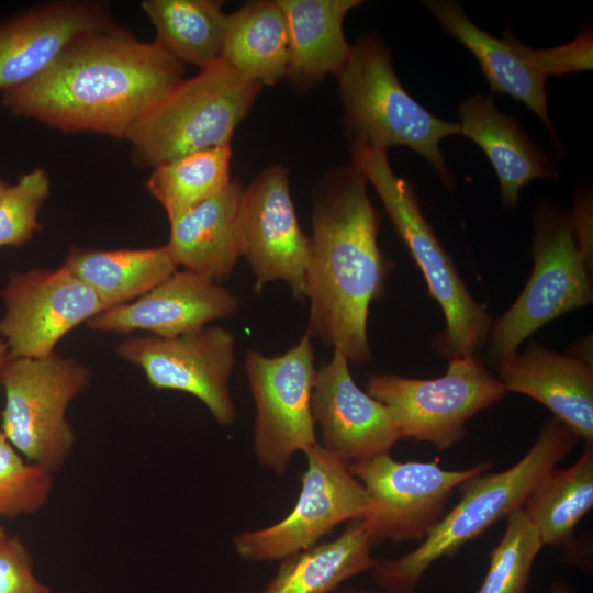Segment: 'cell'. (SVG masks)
Here are the masks:
<instances>
[{
    "label": "cell",
    "mask_w": 593,
    "mask_h": 593,
    "mask_svg": "<svg viewBox=\"0 0 593 593\" xmlns=\"http://www.w3.org/2000/svg\"><path fill=\"white\" fill-rule=\"evenodd\" d=\"M312 414L320 445L348 465L390 454L402 438L388 407L356 384L337 349L316 369Z\"/></svg>",
    "instance_id": "cell-16"
},
{
    "label": "cell",
    "mask_w": 593,
    "mask_h": 593,
    "mask_svg": "<svg viewBox=\"0 0 593 593\" xmlns=\"http://www.w3.org/2000/svg\"><path fill=\"white\" fill-rule=\"evenodd\" d=\"M8 537L7 530L0 525V544Z\"/></svg>",
    "instance_id": "cell-39"
},
{
    "label": "cell",
    "mask_w": 593,
    "mask_h": 593,
    "mask_svg": "<svg viewBox=\"0 0 593 593\" xmlns=\"http://www.w3.org/2000/svg\"><path fill=\"white\" fill-rule=\"evenodd\" d=\"M549 593H578V592L564 580H555L551 583Z\"/></svg>",
    "instance_id": "cell-36"
},
{
    "label": "cell",
    "mask_w": 593,
    "mask_h": 593,
    "mask_svg": "<svg viewBox=\"0 0 593 593\" xmlns=\"http://www.w3.org/2000/svg\"><path fill=\"white\" fill-rule=\"evenodd\" d=\"M382 215L369 198L367 179L351 164L329 170L313 189L305 333L355 366L371 359L370 305L383 295L393 268L379 247Z\"/></svg>",
    "instance_id": "cell-2"
},
{
    "label": "cell",
    "mask_w": 593,
    "mask_h": 593,
    "mask_svg": "<svg viewBox=\"0 0 593 593\" xmlns=\"http://www.w3.org/2000/svg\"><path fill=\"white\" fill-rule=\"evenodd\" d=\"M542 547L523 510L513 512L490 552L485 577L475 593H527L533 564Z\"/></svg>",
    "instance_id": "cell-30"
},
{
    "label": "cell",
    "mask_w": 593,
    "mask_h": 593,
    "mask_svg": "<svg viewBox=\"0 0 593 593\" xmlns=\"http://www.w3.org/2000/svg\"><path fill=\"white\" fill-rule=\"evenodd\" d=\"M53 488L54 473L27 461L0 429V516L37 513L49 501Z\"/></svg>",
    "instance_id": "cell-31"
},
{
    "label": "cell",
    "mask_w": 593,
    "mask_h": 593,
    "mask_svg": "<svg viewBox=\"0 0 593 593\" xmlns=\"http://www.w3.org/2000/svg\"><path fill=\"white\" fill-rule=\"evenodd\" d=\"M534 266L511 307L492 322L486 358L497 367L550 321L593 301V258L579 245L571 211L548 202L533 216Z\"/></svg>",
    "instance_id": "cell-7"
},
{
    "label": "cell",
    "mask_w": 593,
    "mask_h": 593,
    "mask_svg": "<svg viewBox=\"0 0 593 593\" xmlns=\"http://www.w3.org/2000/svg\"><path fill=\"white\" fill-rule=\"evenodd\" d=\"M593 506V445L584 444L579 459L552 469L534 489L522 510L542 546L563 548Z\"/></svg>",
    "instance_id": "cell-28"
},
{
    "label": "cell",
    "mask_w": 593,
    "mask_h": 593,
    "mask_svg": "<svg viewBox=\"0 0 593 593\" xmlns=\"http://www.w3.org/2000/svg\"><path fill=\"white\" fill-rule=\"evenodd\" d=\"M0 296V337L10 358H43L55 353L70 331L108 309L65 266L10 273Z\"/></svg>",
    "instance_id": "cell-14"
},
{
    "label": "cell",
    "mask_w": 593,
    "mask_h": 593,
    "mask_svg": "<svg viewBox=\"0 0 593 593\" xmlns=\"http://www.w3.org/2000/svg\"><path fill=\"white\" fill-rule=\"evenodd\" d=\"M8 184L2 180V178L0 177V193L5 189Z\"/></svg>",
    "instance_id": "cell-40"
},
{
    "label": "cell",
    "mask_w": 593,
    "mask_h": 593,
    "mask_svg": "<svg viewBox=\"0 0 593 593\" xmlns=\"http://www.w3.org/2000/svg\"><path fill=\"white\" fill-rule=\"evenodd\" d=\"M51 192V180L42 168L23 174L0 193V247L22 246L41 228L38 213Z\"/></svg>",
    "instance_id": "cell-32"
},
{
    "label": "cell",
    "mask_w": 593,
    "mask_h": 593,
    "mask_svg": "<svg viewBox=\"0 0 593 593\" xmlns=\"http://www.w3.org/2000/svg\"><path fill=\"white\" fill-rule=\"evenodd\" d=\"M580 438L561 421L547 418L529 450L512 467L465 481L459 502L410 552L377 561L371 581L383 593H414L428 569L455 556L497 521L521 510L537 484L569 455Z\"/></svg>",
    "instance_id": "cell-3"
},
{
    "label": "cell",
    "mask_w": 593,
    "mask_h": 593,
    "mask_svg": "<svg viewBox=\"0 0 593 593\" xmlns=\"http://www.w3.org/2000/svg\"><path fill=\"white\" fill-rule=\"evenodd\" d=\"M244 187L238 179L170 223L167 244L176 265L220 283L242 257L238 225Z\"/></svg>",
    "instance_id": "cell-22"
},
{
    "label": "cell",
    "mask_w": 593,
    "mask_h": 593,
    "mask_svg": "<svg viewBox=\"0 0 593 593\" xmlns=\"http://www.w3.org/2000/svg\"><path fill=\"white\" fill-rule=\"evenodd\" d=\"M491 467V461H484L445 470L437 460L398 461L390 454L348 465L366 491L368 511L362 521L374 546L383 540L421 542L458 488Z\"/></svg>",
    "instance_id": "cell-11"
},
{
    "label": "cell",
    "mask_w": 593,
    "mask_h": 593,
    "mask_svg": "<svg viewBox=\"0 0 593 593\" xmlns=\"http://www.w3.org/2000/svg\"><path fill=\"white\" fill-rule=\"evenodd\" d=\"M458 115L460 135L483 150L497 176L503 208H516L521 190L529 182L559 177L555 163L514 118L497 110L491 97L474 93L459 105Z\"/></svg>",
    "instance_id": "cell-21"
},
{
    "label": "cell",
    "mask_w": 593,
    "mask_h": 593,
    "mask_svg": "<svg viewBox=\"0 0 593 593\" xmlns=\"http://www.w3.org/2000/svg\"><path fill=\"white\" fill-rule=\"evenodd\" d=\"M289 37L277 0L244 3L227 14L220 59L247 80L261 87L286 77Z\"/></svg>",
    "instance_id": "cell-24"
},
{
    "label": "cell",
    "mask_w": 593,
    "mask_h": 593,
    "mask_svg": "<svg viewBox=\"0 0 593 593\" xmlns=\"http://www.w3.org/2000/svg\"><path fill=\"white\" fill-rule=\"evenodd\" d=\"M110 23L109 4L94 0L53 1L0 22V90L31 80L76 35Z\"/></svg>",
    "instance_id": "cell-18"
},
{
    "label": "cell",
    "mask_w": 593,
    "mask_h": 593,
    "mask_svg": "<svg viewBox=\"0 0 593 593\" xmlns=\"http://www.w3.org/2000/svg\"><path fill=\"white\" fill-rule=\"evenodd\" d=\"M339 593H383L377 589H367V588H345Z\"/></svg>",
    "instance_id": "cell-38"
},
{
    "label": "cell",
    "mask_w": 593,
    "mask_h": 593,
    "mask_svg": "<svg viewBox=\"0 0 593 593\" xmlns=\"http://www.w3.org/2000/svg\"><path fill=\"white\" fill-rule=\"evenodd\" d=\"M312 337L304 333L284 354L248 349L245 370L256 406L253 449L260 467L278 477L295 452L318 443L312 414L316 368Z\"/></svg>",
    "instance_id": "cell-10"
},
{
    "label": "cell",
    "mask_w": 593,
    "mask_h": 593,
    "mask_svg": "<svg viewBox=\"0 0 593 593\" xmlns=\"http://www.w3.org/2000/svg\"><path fill=\"white\" fill-rule=\"evenodd\" d=\"M336 79L343 125L351 144L409 147L430 164L446 188L454 189L439 144L447 136L460 135L458 122L432 114L407 93L389 49L376 34L361 36L351 45Z\"/></svg>",
    "instance_id": "cell-4"
},
{
    "label": "cell",
    "mask_w": 593,
    "mask_h": 593,
    "mask_svg": "<svg viewBox=\"0 0 593 593\" xmlns=\"http://www.w3.org/2000/svg\"><path fill=\"white\" fill-rule=\"evenodd\" d=\"M141 8L157 42L180 63L200 70L221 57L227 13L219 0H144Z\"/></svg>",
    "instance_id": "cell-27"
},
{
    "label": "cell",
    "mask_w": 593,
    "mask_h": 593,
    "mask_svg": "<svg viewBox=\"0 0 593 593\" xmlns=\"http://www.w3.org/2000/svg\"><path fill=\"white\" fill-rule=\"evenodd\" d=\"M0 593H52L35 575L32 555L19 537L0 544Z\"/></svg>",
    "instance_id": "cell-33"
},
{
    "label": "cell",
    "mask_w": 593,
    "mask_h": 593,
    "mask_svg": "<svg viewBox=\"0 0 593 593\" xmlns=\"http://www.w3.org/2000/svg\"><path fill=\"white\" fill-rule=\"evenodd\" d=\"M183 75V64L157 42L112 22L76 35L37 76L3 91L2 103L15 116L64 133L126 139Z\"/></svg>",
    "instance_id": "cell-1"
},
{
    "label": "cell",
    "mask_w": 593,
    "mask_h": 593,
    "mask_svg": "<svg viewBox=\"0 0 593 593\" xmlns=\"http://www.w3.org/2000/svg\"><path fill=\"white\" fill-rule=\"evenodd\" d=\"M534 57L547 77L592 69V32H583L573 42L562 46L534 48Z\"/></svg>",
    "instance_id": "cell-34"
},
{
    "label": "cell",
    "mask_w": 593,
    "mask_h": 593,
    "mask_svg": "<svg viewBox=\"0 0 593 593\" xmlns=\"http://www.w3.org/2000/svg\"><path fill=\"white\" fill-rule=\"evenodd\" d=\"M366 392L388 407L402 438L439 451L462 440L466 424L506 394L499 378L473 355L448 360L446 372L434 379L373 373Z\"/></svg>",
    "instance_id": "cell-9"
},
{
    "label": "cell",
    "mask_w": 593,
    "mask_h": 593,
    "mask_svg": "<svg viewBox=\"0 0 593 593\" xmlns=\"http://www.w3.org/2000/svg\"><path fill=\"white\" fill-rule=\"evenodd\" d=\"M287 22L289 58L286 77L296 93L314 89L345 66L351 45L344 20L361 0H277Z\"/></svg>",
    "instance_id": "cell-23"
},
{
    "label": "cell",
    "mask_w": 593,
    "mask_h": 593,
    "mask_svg": "<svg viewBox=\"0 0 593 593\" xmlns=\"http://www.w3.org/2000/svg\"><path fill=\"white\" fill-rule=\"evenodd\" d=\"M91 380L87 365L56 351L43 358H10L1 377L2 433L27 461L56 473L77 440L68 405Z\"/></svg>",
    "instance_id": "cell-8"
},
{
    "label": "cell",
    "mask_w": 593,
    "mask_h": 593,
    "mask_svg": "<svg viewBox=\"0 0 593 593\" xmlns=\"http://www.w3.org/2000/svg\"><path fill=\"white\" fill-rule=\"evenodd\" d=\"M562 561L580 568L583 571L592 570V544L588 538L575 539V537L563 547Z\"/></svg>",
    "instance_id": "cell-35"
},
{
    "label": "cell",
    "mask_w": 593,
    "mask_h": 593,
    "mask_svg": "<svg viewBox=\"0 0 593 593\" xmlns=\"http://www.w3.org/2000/svg\"><path fill=\"white\" fill-rule=\"evenodd\" d=\"M261 89L221 59L183 79L131 128L126 141L133 163L156 167L190 153L231 145Z\"/></svg>",
    "instance_id": "cell-6"
},
{
    "label": "cell",
    "mask_w": 593,
    "mask_h": 593,
    "mask_svg": "<svg viewBox=\"0 0 593 593\" xmlns=\"http://www.w3.org/2000/svg\"><path fill=\"white\" fill-rule=\"evenodd\" d=\"M114 351L139 368L159 390L188 393L200 400L223 426L236 419L230 379L235 363V338L226 328L203 327L176 337L131 336Z\"/></svg>",
    "instance_id": "cell-13"
},
{
    "label": "cell",
    "mask_w": 593,
    "mask_h": 593,
    "mask_svg": "<svg viewBox=\"0 0 593 593\" xmlns=\"http://www.w3.org/2000/svg\"><path fill=\"white\" fill-rule=\"evenodd\" d=\"M228 290L189 270H176L142 296L108 307L87 322L93 332H148L170 338L199 331L239 309Z\"/></svg>",
    "instance_id": "cell-17"
},
{
    "label": "cell",
    "mask_w": 593,
    "mask_h": 593,
    "mask_svg": "<svg viewBox=\"0 0 593 593\" xmlns=\"http://www.w3.org/2000/svg\"><path fill=\"white\" fill-rule=\"evenodd\" d=\"M63 266L88 286L107 307L142 296L178 268L165 245L108 250L72 246Z\"/></svg>",
    "instance_id": "cell-26"
},
{
    "label": "cell",
    "mask_w": 593,
    "mask_h": 593,
    "mask_svg": "<svg viewBox=\"0 0 593 593\" xmlns=\"http://www.w3.org/2000/svg\"><path fill=\"white\" fill-rule=\"evenodd\" d=\"M371 535L362 519L349 522L334 540L280 561L260 593H331L349 579L370 572L377 559Z\"/></svg>",
    "instance_id": "cell-25"
},
{
    "label": "cell",
    "mask_w": 593,
    "mask_h": 593,
    "mask_svg": "<svg viewBox=\"0 0 593 593\" xmlns=\"http://www.w3.org/2000/svg\"><path fill=\"white\" fill-rule=\"evenodd\" d=\"M231 159V145L183 155L154 167L146 189L171 222L228 186Z\"/></svg>",
    "instance_id": "cell-29"
},
{
    "label": "cell",
    "mask_w": 593,
    "mask_h": 593,
    "mask_svg": "<svg viewBox=\"0 0 593 593\" xmlns=\"http://www.w3.org/2000/svg\"><path fill=\"white\" fill-rule=\"evenodd\" d=\"M423 3L440 26L473 54L491 91L510 96L533 111L545 124L555 145L561 148L548 114V77L537 66L533 47L523 44L511 31H505L503 38L489 34L454 1Z\"/></svg>",
    "instance_id": "cell-20"
},
{
    "label": "cell",
    "mask_w": 593,
    "mask_h": 593,
    "mask_svg": "<svg viewBox=\"0 0 593 593\" xmlns=\"http://www.w3.org/2000/svg\"><path fill=\"white\" fill-rule=\"evenodd\" d=\"M9 359H10V356H9L8 348L4 342L2 340V338L0 337V385H1L2 371Z\"/></svg>",
    "instance_id": "cell-37"
},
{
    "label": "cell",
    "mask_w": 593,
    "mask_h": 593,
    "mask_svg": "<svg viewBox=\"0 0 593 593\" xmlns=\"http://www.w3.org/2000/svg\"><path fill=\"white\" fill-rule=\"evenodd\" d=\"M238 225L256 292L282 281L295 300H304L309 236L298 220L286 166H267L243 189Z\"/></svg>",
    "instance_id": "cell-15"
},
{
    "label": "cell",
    "mask_w": 593,
    "mask_h": 593,
    "mask_svg": "<svg viewBox=\"0 0 593 593\" xmlns=\"http://www.w3.org/2000/svg\"><path fill=\"white\" fill-rule=\"evenodd\" d=\"M299 497L279 522L245 530L233 539L237 555L249 562L281 561L309 549L345 522L363 519L368 499L348 463L315 444L307 452Z\"/></svg>",
    "instance_id": "cell-12"
},
{
    "label": "cell",
    "mask_w": 593,
    "mask_h": 593,
    "mask_svg": "<svg viewBox=\"0 0 593 593\" xmlns=\"http://www.w3.org/2000/svg\"><path fill=\"white\" fill-rule=\"evenodd\" d=\"M351 165L378 193L384 213L421 269L446 326L432 338L437 354L450 360L473 355L486 344L492 317L469 292L449 254L424 216L414 187L394 174L388 149L350 146Z\"/></svg>",
    "instance_id": "cell-5"
},
{
    "label": "cell",
    "mask_w": 593,
    "mask_h": 593,
    "mask_svg": "<svg viewBox=\"0 0 593 593\" xmlns=\"http://www.w3.org/2000/svg\"><path fill=\"white\" fill-rule=\"evenodd\" d=\"M496 369L506 392L541 403L584 444L593 445V361L530 340Z\"/></svg>",
    "instance_id": "cell-19"
}]
</instances>
